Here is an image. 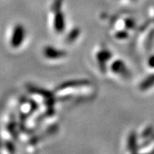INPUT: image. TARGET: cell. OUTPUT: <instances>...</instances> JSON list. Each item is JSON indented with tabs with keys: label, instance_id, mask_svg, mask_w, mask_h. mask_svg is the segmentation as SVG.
Masks as SVG:
<instances>
[{
	"label": "cell",
	"instance_id": "cell-1",
	"mask_svg": "<svg viewBox=\"0 0 154 154\" xmlns=\"http://www.w3.org/2000/svg\"><path fill=\"white\" fill-rule=\"evenodd\" d=\"M24 38V30L21 25H17L15 28L13 35V38L11 43L14 47H17L21 44Z\"/></svg>",
	"mask_w": 154,
	"mask_h": 154
},
{
	"label": "cell",
	"instance_id": "cell-2",
	"mask_svg": "<svg viewBox=\"0 0 154 154\" xmlns=\"http://www.w3.org/2000/svg\"><path fill=\"white\" fill-rule=\"evenodd\" d=\"M112 69L115 73L120 74V75H123V76H129L130 73L128 70L126 65H124V63L122 61H114L113 64L112 65Z\"/></svg>",
	"mask_w": 154,
	"mask_h": 154
},
{
	"label": "cell",
	"instance_id": "cell-3",
	"mask_svg": "<svg viewBox=\"0 0 154 154\" xmlns=\"http://www.w3.org/2000/svg\"><path fill=\"white\" fill-rule=\"evenodd\" d=\"M65 17H64V14L63 13L57 11L55 14L54 17V29L55 30L58 32H61L65 30Z\"/></svg>",
	"mask_w": 154,
	"mask_h": 154
},
{
	"label": "cell",
	"instance_id": "cell-4",
	"mask_svg": "<svg viewBox=\"0 0 154 154\" xmlns=\"http://www.w3.org/2000/svg\"><path fill=\"white\" fill-rule=\"evenodd\" d=\"M45 56L48 58H60L65 56V52L61 51H59L57 49H54L51 47H47L44 50Z\"/></svg>",
	"mask_w": 154,
	"mask_h": 154
},
{
	"label": "cell",
	"instance_id": "cell-5",
	"mask_svg": "<svg viewBox=\"0 0 154 154\" xmlns=\"http://www.w3.org/2000/svg\"><path fill=\"white\" fill-rule=\"evenodd\" d=\"M87 84H89V82L87 81V80H72V81L65 82V83L58 86L57 87V90L59 91V90L71 88V87H81V86L87 85Z\"/></svg>",
	"mask_w": 154,
	"mask_h": 154
},
{
	"label": "cell",
	"instance_id": "cell-6",
	"mask_svg": "<svg viewBox=\"0 0 154 154\" xmlns=\"http://www.w3.org/2000/svg\"><path fill=\"white\" fill-rule=\"evenodd\" d=\"M111 57V54L108 51H101L97 54V60L100 62L101 65H103L104 63H106V61L109 59V57Z\"/></svg>",
	"mask_w": 154,
	"mask_h": 154
},
{
	"label": "cell",
	"instance_id": "cell-7",
	"mask_svg": "<svg viewBox=\"0 0 154 154\" xmlns=\"http://www.w3.org/2000/svg\"><path fill=\"white\" fill-rule=\"evenodd\" d=\"M137 146V142H136V135L134 132H132L130 134L129 139H128V147L131 149V151H134L133 149H136Z\"/></svg>",
	"mask_w": 154,
	"mask_h": 154
},
{
	"label": "cell",
	"instance_id": "cell-8",
	"mask_svg": "<svg viewBox=\"0 0 154 154\" xmlns=\"http://www.w3.org/2000/svg\"><path fill=\"white\" fill-rule=\"evenodd\" d=\"M78 35H79V30H77V29H74V30L70 33L69 36L67 38V41H72L74 40L77 36H78Z\"/></svg>",
	"mask_w": 154,
	"mask_h": 154
}]
</instances>
